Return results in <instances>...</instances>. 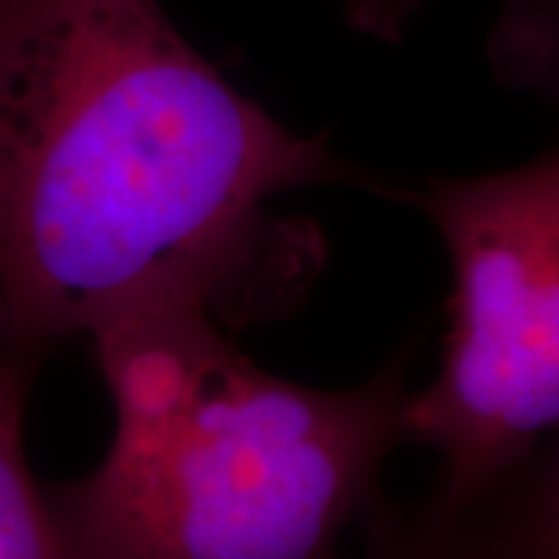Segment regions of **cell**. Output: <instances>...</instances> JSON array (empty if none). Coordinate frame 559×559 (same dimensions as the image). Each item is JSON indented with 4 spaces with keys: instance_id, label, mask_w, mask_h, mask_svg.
<instances>
[{
    "instance_id": "obj_2",
    "label": "cell",
    "mask_w": 559,
    "mask_h": 559,
    "mask_svg": "<svg viewBox=\"0 0 559 559\" xmlns=\"http://www.w3.org/2000/svg\"><path fill=\"white\" fill-rule=\"evenodd\" d=\"M112 439L47 485L66 559H352L407 444L414 352L360 385L318 389L246 358L202 308L94 336Z\"/></svg>"
},
{
    "instance_id": "obj_7",
    "label": "cell",
    "mask_w": 559,
    "mask_h": 559,
    "mask_svg": "<svg viewBox=\"0 0 559 559\" xmlns=\"http://www.w3.org/2000/svg\"><path fill=\"white\" fill-rule=\"evenodd\" d=\"M360 528L364 544L352 559H466L454 528L426 500L392 503L385 498Z\"/></svg>"
},
{
    "instance_id": "obj_4",
    "label": "cell",
    "mask_w": 559,
    "mask_h": 559,
    "mask_svg": "<svg viewBox=\"0 0 559 559\" xmlns=\"http://www.w3.org/2000/svg\"><path fill=\"white\" fill-rule=\"evenodd\" d=\"M44 355L0 305V559H66L47 485L25 454V411Z\"/></svg>"
},
{
    "instance_id": "obj_6",
    "label": "cell",
    "mask_w": 559,
    "mask_h": 559,
    "mask_svg": "<svg viewBox=\"0 0 559 559\" xmlns=\"http://www.w3.org/2000/svg\"><path fill=\"white\" fill-rule=\"evenodd\" d=\"M485 57L500 84L559 100V0H500Z\"/></svg>"
},
{
    "instance_id": "obj_5",
    "label": "cell",
    "mask_w": 559,
    "mask_h": 559,
    "mask_svg": "<svg viewBox=\"0 0 559 559\" xmlns=\"http://www.w3.org/2000/svg\"><path fill=\"white\" fill-rule=\"evenodd\" d=\"M444 522L466 559H559V429L469 513Z\"/></svg>"
},
{
    "instance_id": "obj_3",
    "label": "cell",
    "mask_w": 559,
    "mask_h": 559,
    "mask_svg": "<svg viewBox=\"0 0 559 559\" xmlns=\"http://www.w3.org/2000/svg\"><path fill=\"white\" fill-rule=\"evenodd\" d=\"M382 193L414 205L451 261L444 352L407 399L404 439L439 457L426 507L457 520L559 429V146Z\"/></svg>"
},
{
    "instance_id": "obj_8",
    "label": "cell",
    "mask_w": 559,
    "mask_h": 559,
    "mask_svg": "<svg viewBox=\"0 0 559 559\" xmlns=\"http://www.w3.org/2000/svg\"><path fill=\"white\" fill-rule=\"evenodd\" d=\"M345 16L360 35L377 40H399L411 16L419 10V0H342Z\"/></svg>"
},
{
    "instance_id": "obj_1",
    "label": "cell",
    "mask_w": 559,
    "mask_h": 559,
    "mask_svg": "<svg viewBox=\"0 0 559 559\" xmlns=\"http://www.w3.org/2000/svg\"><path fill=\"white\" fill-rule=\"evenodd\" d=\"M364 178L237 91L159 0H0V305L47 352L165 308L286 311L323 242L271 202Z\"/></svg>"
}]
</instances>
